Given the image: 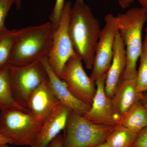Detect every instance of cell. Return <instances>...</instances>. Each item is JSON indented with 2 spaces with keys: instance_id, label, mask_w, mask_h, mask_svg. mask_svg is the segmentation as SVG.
<instances>
[{
  "instance_id": "obj_1",
  "label": "cell",
  "mask_w": 147,
  "mask_h": 147,
  "mask_svg": "<svg viewBox=\"0 0 147 147\" xmlns=\"http://www.w3.org/2000/svg\"><path fill=\"white\" fill-rule=\"evenodd\" d=\"M101 30L99 21L85 0H76L70 10L69 34L75 53L88 69L92 68Z\"/></svg>"
},
{
  "instance_id": "obj_2",
  "label": "cell",
  "mask_w": 147,
  "mask_h": 147,
  "mask_svg": "<svg viewBox=\"0 0 147 147\" xmlns=\"http://www.w3.org/2000/svg\"><path fill=\"white\" fill-rule=\"evenodd\" d=\"M54 32L50 22L18 30L9 65H26L48 56L52 48Z\"/></svg>"
},
{
  "instance_id": "obj_3",
  "label": "cell",
  "mask_w": 147,
  "mask_h": 147,
  "mask_svg": "<svg viewBox=\"0 0 147 147\" xmlns=\"http://www.w3.org/2000/svg\"><path fill=\"white\" fill-rule=\"evenodd\" d=\"M118 31L125 45L127 63L123 79L136 78L137 62L142 52V33L147 21V11L142 7H134L115 16Z\"/></svg>"
},
{
  "instance_id": "obj_4",
  "label": "cell",
  "mask_w": 147,
  "mask_h": 147,
  "mask_svg": "<svg viewBox=\"0 0 147 147\" xmlns=\"http://www.w3.org/2000/svg\"><path fill=\"white\" fill-rule=\"evenodd\" d=\"M42 123L26 111L18 108L1 110L0 134L10 141L11 145L30 146L34 142Z\"/></svg>"
},
{
  "instance_id": "obj_5",
  "label": "cell",
  "mask_w": 147,
  "mask_h": 147,
  "mask_svg": "<svg viewBox=\"0 0 147 147\" xmlns=\"http://www.w3.org/2000/svg\"><path fill=\"white\" fill-rule=\"evenodd\" d=\"M115 126L94 123L71 112L63 131V147L94 146L105 142Z\"/></svg>"
},
{
  "instance_id": "obj_6",
  "label": "cell",
  "mask_w": 147,
  "mask_h": 147,
  "mask_svg": "<svg viewBox=\"0 0 147 147\" xmlns=\"http://www.w3.org/2000/svg\"><path fill=\"white\" fill-rule=\"evenodd\" d=\"M9 71L13 97L19 105L27 109L31 95L42 83L48 80L46 69L37 60L19 66L9 65Z\"/></svg>"
},
{
  "instance_id": "obj_7",
  "label": "cell",
  "mask_w": 147,
  "mask_h": 147,
  "mask_svg": "<svg viewBox=\"0 0 147 147\" xmlns=\"http://www.w3.org/2000/svg\"><path fill=\"white\" fill-rule=\"evenodd\" d=\"M82 62L77 55L69 58L60 78L75 97L91 106L96 92V84L84 71Z\"/></svg>"
},
{
  "instance_id": "obj_8",
  "label": "cell",
  "mask_w": 147,
  "mask_h": 147,
  "mask_svg": "<svg viewBox=\"0 0 147 147\" xmlns=\"http://www.w3.org/2000/svg\"><path fill=\"white\" fill-rule=\"evenodd\" d=\"M71 3L66 2L59 25L54 30L53 43L48 61L50 67L59 77L69 59L76 55L68 32V24Z\"/></svg>"
},
{
  "instance_id": "obj_9",
  "label": "cell",
  "mask_w": 147,
  "mask_h": 147,
  "mask_svg": "<svg viewBox=\"0 0 147 147\" xmlns=\"http://www.w3.org/2000/svg\"><path fill=\"white\" fill-rule=\"evenodd\" d=\"M105 24L101 30L98 42L91 79L96 80L107 73L113 61L114 41L118 31L115 16L109 13L104 18Z\"/></svg>"
},
{
  "instance_id": "obj_10",
  "label": "cell",
  "mask_w": 147,
  "mask_h": 147,
  "mask_svg": "<svg viewBox=\"0 0 147 147\" xmlns=\"http://www.w3.org/2000/svg\"><path fill=\"white\" fill-rule=\"evenodd\" d=\"M107 73L95 81L96 90L90 110L83 116L94 123L116 126L118 124L112 105V99L105 93V85Z\"/></svg>"
},
{
  "instance_id": "obj_11",
  "label": "cell",
  "mask_w": 147,
  "mask_h": 147,
  "mask_svg": "<svg viewBox=\"0 0 147 147\" xmlns=\"http://www.w3.org/2000/svg\"><path fill=\"white\" fill-rule=\"evenodd\" d=\"M71 111L60 102L42 122L35 140L30 147H47L65 128Z\"/></svg>"
},
{
  "instance_id": "obj_12",
  "label": "cell",
  "mask_w": 147,
  "mask_h": 147,
  "mask_svg": "<svg viewBox=\"0 0 147 147\" xmlns=\"http://www.w3.org/2000/svg\"><path fill=\"white\" fill-rule=\"evenodd\" d=\"M59 102L48 79L31 95L27 103V109L29 114L42 123Z\"/></svg>"
},
{
  "instance_id": "obj_13",
  "label": "cell",
  "mask_w": 147,
  "mask_h": 147,
  "mask_svg": "<svg viewBox=\"0 0 147 147\" xmlns=\"http://www.w3.org/2000/svg\"><path fill=\"white\" fill-rule=\"evenodd\" d=\"M126 63L125 45L118 31L114 41L113 61L107 72L105 82V93L110 98L114 96L119 85L123 80Z\"/></svg>"
},
{
  "instance_id": "obj_14",
  "label": "cell",
  "mask_w": 147,
  "mask_h": 147,
  "mask_svg": "<svg viewBox=\"0 0 147 147\" xmlns=\"http://www.w3.org/2000/svg\"><path fill=\"white\" fill-rule=\"evenodd\" d=\"M39 60L46 69L49 82L59 101L71 112L84 116L90 110L91 106L80 101L72 94L65 83L50 67L48 62V56H44Z\"/></svg>"
},
{
  "instance_id": "obj_15",
  "label": "cell",
  "mask_w": 147,
  "mask_h": 147,
  "mask_svg": "<svg viewBox=\"0 0 147 147\" xmlns=\"http://www.w3.org/2000/svg\"><path fill=\"white\" fill-rule=\"evenodd\" d=\"M143 93L138 92L136 86V78L131 80L123 79L112 98L113 110L117 119L123 115L131 106L141 100Z\"/></svg>"
},
{
  "instance_id": "obj_16",
  "label": "cell",
  "mask_w": 147,
  "mask_h": 147,
  "mask_svg": "<svg viewBox=\"0 0 147 147\" xmlns=\"http://www.w3.org/2000/svg\"><path fill=\"white\" fill-rule=\"evenodd\" d=\"M118 124L137 134L147 126V109L141 100L135 102L121 117Z\"/></svg>"
},
{
  "instance_id": "obj_17",
  "label": "cell",
  "mask_w": 147,
  "mask_h": 147,
  "mask_svg": "<svg viewBox=\"0 0 147 147\" xmlns=\"http://www.w3.org/2000/svg\"><path fill=\"white\" fill-rule=\"evenodd\" d=\"M21 109L29 113L16 102L11 87L9 65L0 70V110L8 108Z\"/></svg>"
},
{
  "instance_id": "obj_18",
  "label": "cell",
  "mask_w": 147,
  "mask_h": 147,
  "mask_svg": "<svg viewBox=\"0 0 147 147\" xmlns=\"http://www.w3.org/2000/svg\"><path fill=\"white\" fill-rule=\"evenodd\" d=\"M137 134L121 125L115 126L105 142L111 147H132Z\"/></svg>"
},
{
  "instance_id": "obj_19",
  "label": "cell",
  "mask_w": 147,
  "mask_h": 147,
  "mask_svg": "<svg viewBox=\"0 0 147 147\" xmlns=\"http://www.w3.org/2000/svg\"><path fill=\"white\" fill-rule=\"evenodd\" d=\"M17 31L7 29L0 34V70L9 65Z\"/></svg>"
},
{
  "instance_id": "obj_20",
  "label": "cell",
  "mask_w": 147,
  "mask_h": 147,
  "mask_svg": "<svg viewBox=\"0 0 147 147\" xmlns=\"http://www.w3.org/2000/svg\"><path fill=\"white\" fill-rule=\"evenodd\" d=\"M140 64L137 71L136 86L138 92L143 93L147 91V54L142 53Z\"/></svg>"
},
{
  "instance_id": "obj_21",
  "label": "cell",
  "mask_w": 147,
  "mask_h": 147,
  "mask_svg": "<svg viewBox=\"0 0 147 147\" xmlns=\"http://www.w3.org/2000/svg\"><path fill=\"white\" fill-rule=\"evenodd\" d=\"M65 3V0H56L55 6L50 17V22L53 25L54 30L57 29L59 25Z\"/></svg>"
},
{
  "instance_id": "obj_22",
  "label": "cell",
  "mask_w": 147,
  "mask_h": 147,
  "mask_svg": "<svg viewBox=\"0 0 147 147\" xmlns=\"http://www.w3.org/2000/svg\"><path fill=\"white\" fill-rule=\"evenodd\" d=\"M15 0H0V34L7 30L5 21L11 5Z\"/></svg>"
},
{
  "instance_id": "obj_23",
  "label": "cell",
  "mask_w": 147,
  "mask_h": 147,
  "mask_svg": "<svg viewBox=\"0 0 147 147\" xmlns=\"http://www.w3.org/2000/svg\"><path fill=\"white\" fill-rule=\"evenodd\" d=\"M132 147H147V126L137 134Z\"/></svg>"
},
{
  "instance_id": "obj_24",
  "label": "cell",
  "mask_w": 147,
  "mask_h": 147,
  "mask_svg": "<svg viewBox=\"0 0 147 147\" xmlns=\"http://www.w3.org/2000/svg\"><path fill=\"white\" fill-rule=\"evenodd\" d=\"M63 136L60 134L50 142L47 147H63Z\"/></svg>"
},
{
  "instance_id": "obj_25",
  "label": "cell",
  "mask_w": 147,
  "mask_h": 147,
  "mask_svg": "<svg viewBox=\"0 0 147 147\" xmlns=\"http://www.w3.org/2000/svg\"><path fill=\"white\" fill-rule=\"evenodd\" d=\"M118 1L121 7L125 9L129 7L132 3H134V0H118Z\"/></svg>"
},
{
  "instance_id": "obj_26",
  "label": "cell",
  "mask_w": 147,
  "mask_h": 147,
  "mask_svg": "<svg viewBox=\"0 0 147 147\" xmlns=\"http://www.w3.org/2000/svg\"><path fill=\"white\" fill-rule=\"evenodd\" d=\"M145 32L146 33V36H145L144 40L143 42L142 53L147 54V27L145 29Z\"/></svg>"
},
{
  "instance_id": "obj_27",
  "label": "cell",
  "mask_w": 147,
  "mask_h": 147,
  "mask_svg": "<svg viewBox=\"0 0 147 147\" xmlns=\"http://www.w3.org/2000/svg\"><path fill=\"white\" fill-rule=\"evenodd\" d=\"M140 100L144 106L147 109V94H144V93Z\"/></svg>"
},
{
  "instance_id": "obj_28",
  "label": "cell",
  "mask_w": 147,
  "mask_h": 147,
  "mask_svg": "<svg viewBox=\"0 0 147 147\" xmlns=\"http://www.w3.org/2000/svg\"><path fill=\"white\" fill-rule=\"evenodd\" d=\"M0 144H10V141L4 137L2 135L0 134Z\"/></svg>"
},
{
  "instance_id": "obj_29",
  "label": "cell",
  "mask_w": 147,
  "mask_h": 147,
  "mask_svg": "<svg viewBox=\"0 0 147 147\" xmlns=\"http://www.w3.org/2000/svg\"><path fill=\"white\" fill-rule=\"evenodd\" d=\"M142 7L147 11V0H138Z\"/></svg>"
},
{
  "instance_id": "obj_30",
  "label": "cell",
  "mask_w": 147,
  "mask_h": 147,
  "mask_svg": "<svg viewBox=\"0 0 147 147\" xmlns=\"http://www.w3.org/2000/svg\"><path fill=\"white\" fill-rule=\"evenodd\" d=\"M22 0H15L14 3L16 6L17 9H20L22 5Z\"/></svg>"
},
{
  "instance_id": "obj_31",
  "label": "cell",
  "mask_w": 147,
  "mask_h": 147,
  "mask_svg": "<svg viewBox=\"0 0 147 147\" xmlns=\"http://www.w3.org/2000/svg\"><path fill=\"white\" fill-rule=\"evenodd\" d=\"M92 147H111L110 145L107 144L106 142H103L101 144H99L97 145L94 146Z\"/></svg>"
},
{
  "instance_id": "obj_32",
  "label": "cell",
  "mask_w": 147,
  "mask_h": 147,
  "mask_svg": "<svg viewBox=\"0 0 147 147\" xmlns=\"http://www.w3.org/2000/svg\"><path fill=\"white\" fill-rule=\"evenodd\" d=\"M0 147H10L7 145V144H0Z\"/></svg>"
}]
</instances>
